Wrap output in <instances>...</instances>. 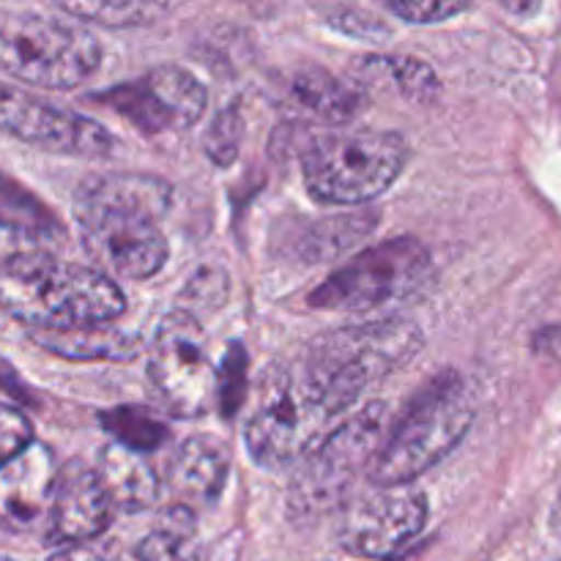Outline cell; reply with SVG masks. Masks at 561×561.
<instances>
[{"label":"cell","instance_id":"cell-14","mask_svg":"<svg viewBox=\"0 0 561 561\" xmlns=\"http://www.w3.org/2000/svg\"><path fill=\"white\" fill-rule=\"evenodd\" d=\"M113 515L115 507L96 469L80 460H71L64 469H58L53 507L47 515L49 546L64 548L99 540L113 524Z\"/></svg>","mask_w":561,"mask_h":561},{"label":"cell","instance_id":"cell-29","mask_svg":"<svg viewBox=\"0 0 561 561\" xmlns=\"http://www.w3.org/2000/svg\"><path fill=\"white\" fill-rule=\"evenodd\" d=\"M469 3H442V0H389V14L400 16L403 22L414 25H431V22H444L455 14H463Z\"/></svg>","mask_w":561,"mask_h":561},{"label":"cell","instance_id":"cell-23","mask_svg":"<svg viewBox=\"0 0 561 561\" xmlns=\"http://www.w3.org/2000/svg\"><path fill=\"white\" fill-rule=\"evenodd\" d=\"M102 427H107V433H113L115 444L140 455L164 447V442L170 438L168 425L162 420H157L151 411L135 409V405L102 414Z\"/></svg>","mask_w":561,"mask_h":561},{"label":"cell","instance_id":"cell-31","mask_svg":"<svg viewBox=\"0 0 561 561\" xmlns=\"http://www.w3.org/2000/svg\"><path fill=\"white\" fill-rule=\"evenodd\" d=\"M113 559H115V542L91 540V542H77V546H64L47 561H113Z\"/></svg>","mask_w":561,"mask_h":561},{"label":"cell","instance_id":"cell-26","mask_svg":"<svg viewBox=\"0 0 561 561\" xmlns=\"http://www.w3.org/2000/svg\"><path fill=\"white\" fill-rule=\"evenodd\" d=\"M241 140H244V115H241V110L236 107V104H228V107L219 110L217 118L211 121L203 146H206L208 159H211L214 164L228 168V164H233L236 159H239Z\"/></svg>","mask_w":561,"mask_h":561},{"label":"cell","instance_id":"cell-28","mask_svg":"<svg viewBox=\"0 0 561 561\" xmlns=\"http://www.w3.org/2000/svg\"><path fill=\"white\" fill-rule=\"evenodd\" d=\"M318 14L323 16V22H327L329 27L345 33V36L381 38L387 36V33H392L378 16L367 14V11L362 9H354V5H321Z\"/></svg>","mask_w":561,"mask_h":561},{"label":"cell","instance_id":"cell-5","mask_svg":"<svg viewBox=\"0 0 561 561\" xmlns=\"http://www.w3.org/2000/svg\"><path fill=\"white\" fill-rule=\"evenodd\" d=\"M102 44L88 27L0 5V75L33 88L71 91L96 75Z\"/></svg>","mask_w":561,"mask_h":561},{"label":"cell","instance_id":"cell-25","mask_svg":"<svg viewBox=\"0 0 561 561\" xmlns=\"http://www.w3.org/2000/svg\"><path fill=\"white\" fill-rule=\"evenodd\" d=\"M373 64L381 66L394 80L398 91L411 102H433L442 91V80L433 71L431 64L411 55H392V58H370Z\"/></svg>","mask_w":561,"mask_h":561},{"label":"cell","instance_id":"cell-3","mask_svg":"<svg viewBox=\"0 0 561 561\" xmlns=\"http://www.w3.org/2000/svg\"><path fill=\"white\" fill-rule=\"evenodd\" d=\"M345 411L348 405L316 381L301 356L274 362L263 373L247 420V453L266 471L290 469L340 425Z\"/></svg>","mask_w":561,"mask_h":561},{"label":"cell","instance_id":"cell-30","mask_svg":"<svg viewBox=\"0 0 561 561\" xmlns=\"http://www.w3.org/2000/svg\"><path fill=\"white\" fill-rule=\"evenodd\" d=\"M33 444V425L16 405L0 403V463Z\"/></svg>","mask_w":561,"mask_h":561},{"label":"cell","instance_id":"cell-22","mask_svg":"<svg viewBox=\"0 0 561 561\" xmlns=\"http://www.w3.org/2000/svg\"><path fill=\"white\" fill-rule=\"evenodd\" d=\"M137 561H201L195 537V513L181 504H170L157 529L142 537L135 548Z\"/></svg>","mask_w":561,"mask_h":561},{"label":"cell","instance_id":"cell-27","mask_svg":"<svg viewBox=\"0 0 561 561\" xmlns=\"http://www.w3.org/2000/svg\"><path fill=\"white\" fill-rule=\"evenodd\" d=\"M247 359L241 345H230L225 362L217 367V403L225 416H233L244 400Z\"/></svg>","mask_w":561,"mask_h":561},{"label":"cell","instance_id":"cell-20","mask_svg":"<svg viewBox=\"0 0 561 561\" xmlns=\"http://www.w3.org/2000/svg\"><path fill=\"white\" fill-rule=\"evenodd\" d=\"M38 348L71 362H131L142 354V337L113 327L75 329V332L31 334Z\"/></svg>","mask_w":561,"mask_h":561},{"label":"cell","instance_id":"cell-18","mask_svg":"<svg viewBox=\"0 0 561 561\" xmlns=\"http://www.w3.org/2000/svg\"><path fill=\"white\" fill-rule=\"evenodd\" d=\"M376 214H337V217L312 219V222L299 225L290 236V255L305 266H318L340 257L351 247L359 244L362 239L376 230Z\"/></svg>","mask_w":561,"mask_h":561},{"label":"cell","instance_id":"cell-13","mask_svg":"<svg viewBox=\"0 0 561 561\" xmlns=\"http://www.w3.org/2000/svg\"><path fill=\"white\" fill-rule=\"evenodd\" d=\"M427 524L425 493L405 488H378L356 499L340 524V546L356 559H389L422 535Z\"/></svg>","mask_w":561,"mask_h":561},{"label":"cell","instance_id":"cell-32","mask_svg":"<svg viewBox=\"0 0 561 561\" xmlns=\"http://www.w3.org/2000/svg\"><path fill=\"white\" fill-rule=\"evenodd\" d=\"M551 531L557 535V540L561 542V496L559 502L553 504V513H551Z\"/></svg>","mask_w":561,"mask_h":561},{"label":"cell","instance_id":"cell-1","mask_svg":"<svg viewBox=\"0 0 561 561\" xmlns=\"http://www.w3.org/2000/svg\"><path fill=\"white\" fill-rule=\"evenodd\" d=\"M168 181L157 175H96L77 186L75 219L82 247L102 274L148 279L168 261V239L159 219L168 214Z\"/></svg>","mask_w":561,"mask_h":561},{"label":"cell","instance_id":"cell-4","mask_svg":"<svg viewBox=\"0 0 561 561\" xmlns=\"http://www.w3.org/2000/svg\"><path fill=\"white\" fill-rule=\"evenodd\" d=\"M474 416L469 383L458 373H442L427 381L387 427V436L367 469V480L376 488L411 485L463 442Z\"/></svg>","mask_w":561,"mask_h":561},{"label":"cell","instance_id":"cell-33","mask_svg":"<svg viewBox=\"0 0 561 561\" xmlns=\"http://www.w3.org/2000/svg\"><path fill=\"white\" fill-rule=\"evenodd\" d=\"M0 561H11V559H5V557H0Z\"/></svg>","mask_w":561,"mask_h":561},{"label":"cell","instance_id":"cell-12","mask_svg":"<svg viewBox=\"0 0 561 561\" xmlns=\"http://www.w3.org/2000/svg\"><path fill=\"white\" fill-rule=\"evenodd\" d=\"M0 131L27 146L66 153V157L104 159L115 148V137L99 121L3 82H0Z\"/></svg>","mask_w":561,"mask_h":561},{"label":"cell","instance_id":"cell-8","mask_svg":"<svg viewBox=\"0 0 561 561\" xmlns=\"http://www.w3.org/2000/svg\"><path fill=\"white\" fill-rule=\"evenodd\" d=\"M387 427L389 416L381 403L367 405L348 422H340L296 469L288 493L290 515L310 520L337 510L356 477L367 474Z\"/></svg>","mask_w":561,"mask_h":561},{"label":"cell","instance_id":"cell-6","mask_svg":"<svg viewBox=\"0 0 561 561\" xmlns=\"http://www.w3.org/2000/svg\"><path fill=\"white\" fill-rule=\"evenodd\" d=\"M422 345L425 337L414 321L383 318L321 334L299 356L316 381L351 409L367 387L416 359Z\"/></svg>","mask_w":561,"mask_h":561},{"label":"cell","instance_id":"cell-11","mask_svg":"<svg viewBox=\"0 0 561 561\" xmlns=\"http://www.w3.org/2000/svg\"><path fill=\"white\" fill-rule=\"evenodd\" d=\"M93 99L107 104L142 135L190 129L203 118L208 104L206 85L181 66H157Z\"/></svg>","mask_w":561,"mask_h":561},{"label":"cell","instance_id":"cell-19","mask_svg":"<svg viewBox=\"0 0 561 561\" xmlns=\"http://www.w3.org/2000/svg\"><path fill=\"white\" fill-rule=\"evenodd\" d=\"M290 96L301 113L329 126L348 124L365 107V93L327 69H301L290 80Z\"/></svg>","mask_w":561,"mask_h":561},{"label":"cell","instance_id":"cell-9","mask_svg":"<svg viewBox=\"0 0 561 561\" xmlns=\"http://www.w3.org/2000/svg\"><path fill=\"white\" fill-rule=\"evenodd\" d=\"M431 252L414 236L367 247L340 268H334L310 296L312 310L365 312L405 299L431 279Z\"/></svg>","mask_w":561,"mask_h":561},{"label":"cell","instance_id":"cell-16","mask_svg":"<svg viewBox=\"0 0 561 561\" xmlns=\"http://www.w3.org/2000/svg\"><path fill=\"white\" fill-rule=\"evenodd\" d=\"M228 474V447L214 436H190L173 453L164 485L173 493L175 504L195 513V507H208L222 496Z\"/></svg>","mask_w":561,"mask_h":561},{"label":"cell","instance_id":"cell-15","mask_svg":"<svg viewBox=\"0 0 561 561\" xmlns=\"http://www.w3.org/2000/svg\"><path fill=\"white\" fill-rule=\"evenodd\" d=\"M58 466L44 444L33 442L0 463V531L25 535L47 520Z\"/></svg>","mask_w":561,"mask_h":561},{"label":"cell","instance_id":"cell-10","mask_svg":"<svg viewBox=\"0 0 561 561\" xmlns=\"http://www.w3.org/2000/svg\"><path fill=\"white\" fill-rule=\"evenodd\" d=\"M148 381L164 409L181 420L203 416L217 400V367L190 310H173L159 321L148 351Z\"/></svg>","mask_w":561,"mask_h":561},{"label":"cell","instance_id":"cell-21","mask_svg":"<svg viewBox=\"0 0 561 561\" xmlns=\"http://www.w3.org/2000/svg\"><path fill=\"white\" fill-rule=\"evenodd\" d=\"M0 228L33 241H49L64 236L55 214L25 190L20 181L0 173Z\"/></svg>","mask_w":561,"mask_h":561},{"label":"cell","instance_id":"cell-2","mask_svg":"<svg viewBox=\"0 0 561 561\" xmlns=\"http://www.w3.org/2000/svg\"><path fill=\"white\" fill-rule=\"evenodd\" d=\"M0 310L31 334L107 327L126 312L113 277L42 250L0 257Z\"/></svg>","mask_w":561,"mask_h":561},{"label":"cell","instance_id":"cell-7","mask_svg":"<svg viewBox=\"0 0 561 561\" xmlns=\"http://www.w3.org/2000/svg\"><path fill=\"white\" fill-rule=\"evenodd\" d=\"M409 157V142L398 131H334L305 151V186L327 206H359L383 195Z\"/></svg>","mask_w":561,"mask_h":561},{"label":"cell","instance_id":"cell-24","mask_svg":"<svg viewBox=\"0 0 561 561\" xmlns=\"http://www.w3.org/2000/svg\"><path fill=\"white\" fill-rule=\"evenodd\" d=\"M64 14L77 16V20L85 22H99V25L110 27H126V25H151L159 16L170 14L173 5L168 3H142V0H124V3H115V0H102V3H64L60 5Z\"/></svg>","mask_w":561,"mask_h":561},{"label":"cell","instance_id":"cell-17","mask_svg":"<svg viewBox=\"0 0 561 561\" xmlns=\"http://www.w3.org/2000/svg\"><path fill=\"white\" fill-rule=\"evenodd\" d=\"M96 471L115 513L118 510L121 513H142L157 504L162 480L146 460V455L131 453L121 444H110L102 449V463Z\"/></svg>","mask_w":561,"mask_h":561}]
</instances>
